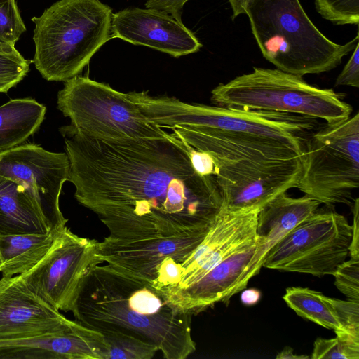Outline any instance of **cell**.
Segmentation results:
<instances>
[{"instance_id":"1","label":"cell","mask_w":359,"mask_h":359,"mask_svg":"<svg viewBox=\"0 0 359 359\" xmlns=\"http://www.w3.org/2000/svg\"><path fill=\"white\" fill-rule=\"evenodd\" d=\"M77 201L114 239L186 236L210 227L223 206L215 176L194 168L184 142L165 137L103 141L60 128Z\"/></svg>"},{"instance_id":"2","label":"cell","mask_w":359,"mask_h":359,"mask_svg":"<svg viewBox=\"0 0 359 359\" xmlns=\"http://www.w3.org/2000/svg\"><path fill=\"white\" fill-rule=\"evenodd\" d=\"M127 96L151 123L172 129L183 142L203 151L302 158L309 136L318 128L317 119L287 113L190 104L144 91Z\"/></svg>"},{"instance_id":"3","label":"cell","mask_w":359,"mask_h":359,"mask_svg":"<svg viewBox=\"0 0 359 359\" xmlns=\"http://www.w3.org/2000/svg\"><path fill=\"white\" fill-rule=\"evenodd\" d=\"M72 312L75 320L100 332L135 337L166 359H185L196 350L192 315L165 292L110 264H95L86 273Z\"/></svg>"},{"instance_id":"4","label":"cell","mask_w":359,"mask_h":359,"mask_svg":"<svg viewBox=\"0 0 359 359\" xmlns=\"http://www.w3.org/2000/svg\"><path fill=\"white\" fill-rule=\"evenodd\" d=\"M263 57L277 69L303 76L329 72L353 51L359 35L341 45L312 22L299 0H249L245 8Z\"/></svg>"},{"instance_id":"5","label":"cell","mask_w":359,"mask_h":359,"mask_svg":"<svg viewBox=\"0 0 359 359\" xmlns=\"http://www.w3.org/2000/svg\"><path fill=\"white\" fill-rule=\"evenodd\" d=\"M111 8L100 0H59L33 17V62L50 81H66L82 72L111 38Z\"/></svg>"},{"instance_id":"6","label":"cell","mask_w":359,"mask_h":359,"mask_svg":"<svg viewBox=\"0 0 359 359\" xmlns=\"http://www.w3.org/2000/svg\"><path fill=\"white\" fill-rule=\"evenodd\" d=\"M216 106L287 113L332 123L344 121L352 107L332 88L312 86L302 76L277 68L253 67L212 89Z\"/></svg>"},{"instance_id":"7","label":"cell","mask_w":359,"mask_h":359,"mask_svg":"<svg viewBox=\"0 0 359 359\" xmlns=\"http://www.w3.org/2000/svg\"><path fill=\"white\" fill-rule=\"evenodd\" d=\"M57 108L70 118L74 130L92 139L114 142L169 135L126 93L88 76L77 75L65 81L57 94Z\"/></svg>"},{"instance_id":"8","label":"cell","mask_w":359,"mask_h":359,"mask_svg":"<svg viewBox=\"0 0 359 359\" xmlns=\"http://www.w3.org/2000/svg\"><path fill=\"white\" fill-rule=\"evenodd\" d=\"M302 171L296 187L305 195L331 208L352 205L359 187V114L325 123L308 137Z\"/></svg>"},{"instance_id":"9","label":"cell","mask_w":359,"mask_h":359,"mask_svg":"<svg viewBox=\"0 0 359 359\" xmlns=\"http://www.w3.org/2000/svg\"><path fill=\"white\" fill-rule=\"evenodd\" d=\"M351 238L352 226L344 216L317 210L271 248L262 266L318 277L333 275L349 255Z\"/></svg>"},{"instance_id":"10","label":"cell","mask_w":359,"mask_h":359,"mask_svg":"<svg viewBox=\"0 0 359 359\" xmlns=\"http://www.w3.org/2000/svg\"><path fill=\"white\" fill-rule=\"evenodd\" d=\"M209 229L173 237L123 240L107 236L99 242L97 259L100 264H110L168 294L179 285L183 263Z\"/></svg>"},{"instance_id":"11","label":"cell","mask_w":359,"mask_h":359,"mask_svg":"<svg viewBox=\"0 0 359 359\" xmlns=\"http://www.w3.org/2000/svg\"><path fill=\"white\" fill-rule=\"evenodd\" d=\"M99 241L83 238L65 226L46 255L29 271L18 275L36 294L58 311H72L88 269L100 264Z\"/></svg>"},{"instance_id":"12","label":"cell","mask_w":359,"mask_h":359,"mask_svg":"<svg viewBox=\"0 0 359 359\" xmlns=\"http://www.w3.org/2000/svg\"><path fill=\"white\" fill-rule=\"evenodd\" d=\"M212 158L223 206L229 209L262 207L278 194L296 188L302 171V157L285 160L243 156Z\"/></svg>"},{"instance_id":"13","label":"cell","mask_w":359,"mask_h":359,"mask_svg":"<svg viewBox=\"0 0 359 359\" xmlns=\"http://www.w3.org/2000/svg\"><path fill=\"white\" fill-rule=\"evenodd\" d=\"M69 171L66 153L50 152L37 144H20L0 152V176L23 185L50 231L62 229L67 222L59 199L64 182L69 181Z\"/></svg>"},{"instance_id":"14","label":"cell","mask_w":359,"mask_h":359,"mask_svg":"<svg viewBox=\"0 0 359 359\" xmlns=\"http://www.w3.org/2000/svg\"><path fill=\"white\" fill-rule=\"evenodd\" d=\"M261 208L229 209L222 206L203 241L183 263L179 285L167 295L197 281L229 256L256 244Z\"/></svg>"},{"instance_id":"15","label":"cell","mask_w":359,"mask_h":359,"mask_svg":"<svg viewBox=\"0 0 359 359\" xmlns=\"http://www.w3.org/2000/svg\"><path fill=\"white\" fill-rule=\"evenodd\" d=\"M76 323L34 292L19 276L0 279V341L60 333Z\"/></svg>"},{"instance_id":"16","label":"cell","mask_w":359,"mask_h":359,"mask_svg":"<svg viewBox=\"0 0 359 359\" xmlns=\"http://www.w3.org/2000/svg\"><path fill=\"white\" fill-rule=\"evenodd\" d=\"M111 38L180 57L202 44L182 21L154 8L128 7L112 14Z\"/></svg>"},{"instance_id":"17","label":"cell","mask_w":359,"mask_h":359,"mask_svg":"<svg viewBox=\"0 0 359 359\" xmlns=\"http://www.w3.org/2000/svg\"><path fill=\"white\" fill-rule=\"evenodd\" d=\"M106 351L102 334L77 321L63 332L0 341L1 359H104Z\"/></svg>"},{"instance_id":"18","label":"cell","mask_w":359,"mask_h":359,"mask_svg":"<svg viewBox=\"0 0 359 359\" xmlns=\"http://www.w3.org/2000/svg\"><path fill=\"white\" fill-rule=\"evenodd\" d=\"M257 243L234 253L189 286L168 296L180 309L196 315L217 302H226L242 291L241 283Z\"/></svg>"},{"instance_id":"19","label":"cell","mask_w":359,"mask_h":359,"mask_svg":"<svg viewBox=\"0 0 359 359\" xmlns=\"http://www.w3.org/2000/svg\"><path fill=\"white\" fill-rule=\"evenodd\" d=\"M320 204L305 194L294 198L283 192L260 208L257 221L256 250L243 276L242 290L246 287L250 279L259 272L271 248L300 222L316 212Z\"/></svg>"},{"instance_id":"20","label":"cell","mask_w":359,"mask_h":359,"mask_svg":"<svg viewBox=\"0 0 359 359\" xmlns=\"http://www.w3.org/2000/svg\"><path fill=\"white\" fill-rule=\"evenodd\" d=\"M48 231L39 206L23 185L0 176V235Z\"/></svg>"},{"instance_id":"21","label":"cell","mask_w":359,"mask_h":359,"mask_svg":"<svg viewBox=\"0 0 359 359\" xmlns=\"http://www.w3.org/2000/svg\"><path fill=\"white\" fill-rule=\"evenodd\" d=\"M60 230L44 233L0 235L2 276H18L32 269L48 252Z\"/></svg>"},{"instance_id":"22","label":"cell","mask_w":359,"mask_h":359,"mask_svg":"<svg viewBox=\"0 0 359 359\" xmlns=\"http://www.w3.org/2000/svg\"><path fill=\"white\" fill-rule=\"evenodd\" d=\"M46 108L32 98L9 100L0 106V152L24 142L39 128Z\"/></svg>"},{"instance_id":"23","label":"cell","mask_w":359,"mask_h":359,"mask_svg":"<svg viewBox=\"0 0 359 359\" xmlns=\"http://www.w3.org/2000/svg\"><path fill=\"white\" fill-rule=\"evenodd\" d=\"M283 298L299 316L333 330L336 334L345 333L334 311L321 292L309 288L291 287L286 289Z\"/></svg>"},{"instance_id":"24","label":"cell","mask_w":359,"mask_h":359,"mask_svg":"<svg viewBox=\"0 0 359 359\" xmlns=\"http://www.w3.org/2000/svg\"><path fill=\"white\" fill-rule=\"evenodd\" d=\"M107 345L104 359H151L158 350L140 339L119 332H101Z\"/></svg>"},{"instance_id":"25","label":"cell","mask_w":359,"mask_h":359,"mask_svg":"<svg viewBox=\"0 0 359 359\" xmlns=\"http://www.w3.org/2000/svg\"><path fill=\"white\" fill-rule=\"evenodd\" d=\"M29 65L15 46L0 42V93H6L21 81L29 72Z\"/></svg>"},{"instance_id":"26","label":"cell","mask_w":359,"mask_h":359,"mask_svg":"<svg viewBox=\"0 0 359 359\" xmlns=\"http://www.w3.org/2000/svg\"><path fill=\"white\" fill-rule=\"evenodd\" d=\"M332 339L318 337L314 342L312 359H359V338L341 333Z\"/></svg>"},{"instance_id":"27","label":"cell","mask_w":359,"mask_h":359,"mask_svg":"<svg viewBox=\"0 0 359 359\" xmlns=\"http://www.w3.org/2000/svg\"><path fill=\"white\" fill-rule=\"evenodd\" d=\"M317 12L336 25L359 24V0H315Z\"/></svg>"},{"instance_id":"28","label":"cell","mask_w":359,"mask_h":359,"mask_svg":"<svg viewBox=\"0 0 359 359\" xmlns=\"http://www.w3.org/2000/svg\"><path fill=\"white\" fill-rule=\"evenodd\" d=\"M25 30L15 0H0V42L15 46Z\"/></svg>"},{"instance_id":"29","label":"cell","mask_w":359,"mask_h":359,"mask_svg":"<svg viewBox=\"0 0 359 359\" xmlns=\"http://www.w3.org/2000/svg\"><path fill=\"white\" fill-rule=\"evenodd\" d=\"M334 284L348 300L359 302V258L350 257L334 271Z\"/></svg>"},{"instance_id":"30","label":"cell","mask_w":359,"mask_h":359,"mask_svg":"<svg viewBox=\"0 0 359 359\" xmlns=\"http://www.w3.org/2000/svg\"><path fill=\"white\" fill-rule=\"evenodd\" d=\"M345 333L359 337V302L344 301L325 296Z\"/></svg>"},{"instance_id":"31","label":"cell","mask_w":359,"mask_h":359,"mask_svg":"<svg viewBox=\"0 0 359 359\" xmlns=\"http://www.w3.org/2000/svg\"><path fill=\"white\" fill-rule=\"evenodd\" d=\"M353 51L350 59L336 79L337 86L359 87V43Z\"/></svg>"},{"instance_id":"32","label":"cell","mask_w":359,"mask_h":359,"mask_svg":"<svg viewBox=\"0 0 359 359\" xmlns=\"http://www.w3.org/2000/svg\"><path fill=\"white\" fill-rule=\"evenodd\" d=\"M184 144L196 171L203 175L215 176L217 168L212 157L205 151L197 150L186 142Z\"/></svg>"},{"instance_id":"33","label":"cell","mask_w":359,"mask_h":359,"mask_svg":"<svg viewBox=\"0 0 359 359\" xmlns=\"http://www.w3.org/2000/svg\"><path fill=\"white\" fill-rule=\"evenodd\" d=\"M189 0H147L145 7L154 8L172 15L182 21L183 7Z\"/></svg>"},{"instance_id":"34","label":"cell","mask_w":359,"mask_h":359,"mask_svg":"<svg viewBox=\"0 0 359 359\" xmlns=\"http://www.w3.org/2000/svg\"><path fill=\"white\" fill-rule=\"evenodd\" d=\"M353 215V222L352 226V238L349 247L350 257L359 258V200L358 198L354 199L351 206Z\"/></svg>"},{"instance_id":"35","label":"cell","mask_w":359,"mask_h":359,"mask_svg":"<svg viewBox=\"0 0 359 359\" xmlns=\"http://www.w3.org/2000/svg\"><path fill=\"white\" fill-rule=\"evenodd\" d=\"M232 8V20L239 15L245 14V8L249 0H228Z\"/></svg>"},{"instance_id":"36","label":"cell","mask_w":359,"mask_h":359,"mask_svg":"<svg viewBox=\"0 0 359 359\" xmlns=\"http://www.w3.org/2000/svg\"><path fill=\"white\" fill-rule=\"evenodd\" d=\"M276 358H308L307 355H297L293 353V349L290 347H285L280 353H279Z\"/></svg>"}]
</instances>
